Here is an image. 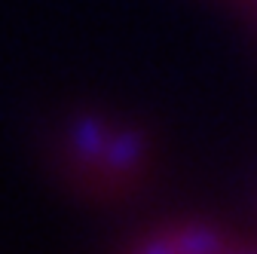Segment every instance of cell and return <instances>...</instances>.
I'll list each match as a JSON object with an SVG mask.
<instances>
[{
	"label": "cell",
	"instance_id": "obj_1",
	"mask_svg": "<svg viewBox=\"0 0 257 254\" xmlns=\"http://www.w3.org/2000/svg\"><path fill=\"white\" fill-rule=\"evenodd\" d=\"M55 175L89 202H119L144 187L153 147L141 125L107 110L71 113L49 141Z\"/></svg>",
	"mask_w": 257,
	"mask_h": 254
}]
</instances>
